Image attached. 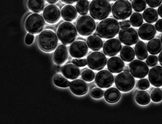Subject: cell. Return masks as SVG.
Returning a JSON list of instances; mask_svg holds the SVG:
<instances>
[{
  "instance_id": "26",
  "label": "cell",
  "mask_w": 162,
  "mask_h": 124,
  "mask_svg": "<svg viewBox=\"0 0 162 124\" xmlns=\"http://www.w3.org/2000/svg\"><path fill=\"white\" fill-rule=\"evenodd\" d=\"M134 50L136 57L139 59L143 60L147 57L148 54L147 48L143 41H140L137 42Z\"/></svg>"
},
{
  "instance_id": "17",
  "label": "cell",
  "mask_w": 162,
  "mask_h": 124,
  "mask_svg": "<svg viewBox=\"0 0 162 124\" xmlns=\"http://www.w3.org/2000/svg\"><path fill=\"white\" fill-rule=\"evenodd\" d=\"M156 34V29L152 24L144 23L142 25L138 30V35L143 40L149 41L155 36Z\"/></svg>"
},
{
  "instance_id": "28",
  "label": "cell",
  "mask_w": 162,
  "mask_h": 124,
  "mask_svg": "<svg viewBox=\"0 0 162 124\" xmlns=\"http://www.w3.org/2000/svg\"><path fill=\"white\" fill-rule=\"evenodd\" d=\"M143 17L144 20L147 22L153 23L156 22L158 19V15L157 11L152 8H149L146 9L143 12Z\"/></svg>"
},
{
  "instance_id": "37",
  "label": "cell",
  "mask_w": 162,
  "mask_h": 124,
  "mask_svg": "<svg viewBox=\"0 0 162 124\" xmlns=\"http://www.w3.org/2000/svg\"><path fill=\"white\" fill-rule=\"evenodd\" d=\"M90 94L93 98L96 99H99L103 96L104 92L101 89L96 87L92 90Z\"/></svg>"
},
{
  "instance_id": "42",
  "label": "cell",
  "mask_w": 162,
  "mask_h": 124,
  "mask_svg": "<svg viewBox=\"0 0 162 124\" xmlns=\"http://www.w3.org/2000/svg\"><path fill=\"white\" fill-rule=\"evenodd\" d=\"M118 23L119 27L122 29L129 28L131 25L130 21L128 20L119 21Z\"/></svg>"
},
{
  "instance_id": "27",
  "label": "cell",
  "mask_w": 162,
  "mask_h": 124,
  "mask_svg": "<svg viewBox=\"0 0 162 124\" xmlns=\"http://www.w3.org/2000/svg\"><path fill=\"white\" fill-rule=\"evenodd\" d=\"M120 55L124 61L130 62L134 58L135 52L133 49L131 47L124 46L121 50Z\"/></svg>"
},
{
  "instance_id": "48",
  "label": "cell",
  "mask_w": 162,
  "mask_h": 124,
  "mask_svg": "<svg viewBox=\"0 0 162 124\" xmlns=\"http://www.w3.org/2000/svg\"><path fill=\"white\" fill-rule=\"evenodd\" d=\"M48 2L51 4H54L57 3L58 0H46Z\"/></svg>"
},
{
  "instance_id": "16",
  "label": "cell",
  "mask_w": 162,
  "mask_h": 124,
  "mask_svg": "<svg viewBox=\"0 0 162 124\" xmlns=\"http://www.w3.org/2000/svg\"><path fill=\"white\" fill-rule=\"evenodd\" d=\"M148 79L153 86L160 87L162 86V67L156 66L150 70L148 74Z\"/></svg>"
},
{
  "instance_id": "31",
  "label": "cell",
  "mask_w": 162,
  "mask_h": 124,
  "mask_svg": "<svg viewBox=\"0 0 162 124\" xmlns=\"http://www.w3.org/2000/svg\"><path fill=\"white\" fill-rule=\"evenodd\" d=\"M76 8L77 11L80 15H86L88 13L89 8L88 1V0H78Z\"/></svg>"
},
{
  "instance_id": "46",
  "label": "cell",
  "mask_w": 162,
  "mask_h": 124,
  "mask_svg": "<svg viewBox=\"0 0 162 124\" xmlns=\"http://www.w3.org/2000/svg\"><path fill=\"white\" fill-rule=\"evenodd\" d=\"M157 11L159 15L162 18V4H161L159 7Z\"/></svg>"
},
{
  "instance_id": "25",
  "label": "cell",
  "mask_w": 162,
  "mask_h": 124,
  "mask_svg": "<svg viewBox=\"0 0 162 124\" xmlns=\"http://www.w3.org/2000/svg\"><path fill=\"white\" fill-rule=\"evenodd\" d=\"M147 48L150 54H157L162 50V44L159 39L154 38L148 42Z\"/></svg>"
},
{
  "instance_id": "35",
  "label": "cell",
  "mask_w": 162,
  "mask_h": 124,
  "mask_svg": "<svg viewBox=\"0 0 162 124\" xmlns=\"http://www.w3.org/2000/svg\"><path fill=\"white\" fill-rule=\"evenodd\" d=\"M81 76L82 79L85 81L90 82L94 80L95 77V74L92 70L89 69H87L82 72Z\"/></svg>"
},
{
  "instance_id": "47",
  "label": "cell",
  "mask_w": 162,
  "mask_h": 124,
  "mask_svg": "<svg viewBox=\"0 0 162 124\" xmlns=\"http://www.w3.org/2000/svg\"><path fill=\"white\" fill-rule=\"evenodd\" d=\"M158 60L160 65L162 66V51L159 55Z\"/></svg>"
},
{
  "instance_id": "14",
  "label": "cell",
  "mask_w": 162,
  "mask_h": 124,
  "mask_svg": "<svg viewBox=\"0 0 162 124\" xmlns=\"http://www.w3.org/2000/svg\"><path fill=\"white\" fill-rule=\"evenodd\" d=\"M121 47V44L119 40L112 38L105 42L103 47V51L106 55L111 57L118 53Z\"/></svg>"
},
{
  "instance_id": "8",
  "label": "cell",
  "mask_w": 162,
  "mask_h": 124,
  "mask_svg": "<svg viewBox=\"0 0 162 124\" xmlns=\"http://www.w3.org/2000/svg\"><path fill=\"white\" fill-rule=\"evenodd\" d=\"M45 21L43 17L37 13L32 14L26 19L25 27L30 33L37 34L42 30L45 24Z\"/></svg>"
},
{
  "instance_id": "32",
  "label": "cell",
  "mask_w": 162,
  "mask_h": 124,
  "mask_svg": "<svg viewBox=\"0 0 162 124\" xmlns=\"http://www.w3.org/2000/svg\"><path fill=\"white\" fill-rule=\"evenodd\" d=\"M130 21L133 27H138L142 24L143 20L141 14L135 12L131 16L130 18Z\"/></svg>"
},
{
  "instance_id": "41",
  "label": "cell",
  "mask_w": 162,
  "mask_h": 124,
  "mask_svg": "<svg viewBox=\"0 0 162 124\" xmlns=\"http://www.w3.org/2000/svg\"><path fill=\"white\" fill-rule=\"evenodd\" d=\"M146 3L150 7L156 8L161 4L162 0H146Z\"/></svg>"
},
{
  "instance_id": "6",
  "label": "cell",
  "mask_w": 162,
  "mask_h": 124,
  "mask_svg": "<svg viewBox=\"0 0 162 124\" xmlns=\"http://www.w3.org/2000/svg\"><path fill=\"white\" fill-rule=\"evenodd\" d=\"M115 83L119 90L126 92L133 88L135 84V80L130 73L124 72L119 73L116 76Z\"/></svg>"
},
{
  "instance_id": "45",
  "label": "cell",
  "mask_w": 162,
  "mask_h": 124,
  "mask_svg": "<svg viewBox=\"0 0 162 124\" xmlns=\"http://www.w3.org/2000/svg\"><path fill=\"white\" fill-rule=\"evenodd\" d=\"M61 0L63 2L66 3V4H73L78 1V0Z\"/></svg>"
},
{
  "instance_id": "12",
  "label": "cell",
  "mask_w": 162,
  "mask_h": 124,
  "mask_svg": "<svg viewBox=\"0 0 162 124\" xmlns=\"http://www.w3.org/2000/svg\"><path fill=\"white\" fill-rule=\"evenodd\" d=\"M95 81L97 86L101 88H107L113 84L114 79L113 74L108 70H103L97 74Z\"/></svg>"
},
{
  "instance_id": "30",
  "label": "cell",
  "mask_w": 162,
  "mask_h": 124,
  "mask_svg": "<svg viewBox=\"0 0 162 124\" xmlns=\"http://www.w3.org/2000/svg\"><path fill=\"white\" fill-rule=\"evenodd\" d=\"M28 5L32 11L38 13L41 11L44 6V0H28Z\"/></svg>"
},
{
  "instance_id": "21",
  "label": "cell",
  "mask_w": 162,
  "mask_h": 124,
  "mask_svg": "<svg viewBox=\"0 0 162 124\" xmlns=\"http://www.w3.org/2000/svg\"><path fill=\"white\" fill-rule=\"evenodd\" d=\"M61 72L65 77L70 80H74L80 75V70L78 67L71 64L64 65L62 69Z\"/></svg>"
},
{
  "instance_id": "7",
  "label": "cell",
  "mask_w": 162,
  "mask_h": 124,
  "mask_svg": "<svg viewBox=\"0 0 162 124\" xmlns=\"http://www.w3.org/2000/svg\"><path fill=\"white\" fill-rule=\"evenodd\" d=\"M76 28L80 35L84 36H88L91 35L95 29V22L90 16L83 15L78 20Z\"/></svg>"
},
{
  "instance_id": "29",
  "label": "cell",
  "mask_w": 162,
  "mask_h": 124,
  "mask_svg": "<svg viewBox=\"0 0 162 124\" xmlns=\"http://www.w3.org/2000/svg\"><path fill=\"white\" fill-rule=\"evenodd\" d=\"M135 98L136 102L142 105L148 104L150 100L149 95L147 92L144 90L138 91L135 96Z\"/></svg>"
},
{
  "instance_id": "3",
  "label": "cell",
  "mask_w": 162,
  "mask_h": 124,
  "mask_svg": "<svg viewBox=\"0 0 162 124\" xmlns=\"http://www.w3.org/2000/svg\"><path fill=\"white\" fill-rule=\"evenodd\" d=\"M57 35L61 42L67 45L72 43L75 40L77 31L75 27L72 23L65 22L61 23L57 30Z\"/></svg>"
},
{
  "instance_id": "18",
  "label": "cell",
  "mask_w": 162,
  "mask_h": 124,
  "mask_svg": "<svg viewBox=\"0 0 162 124\" xmlns=\"http://www.w3.org/2000/svg\"><path fill=\"white\" fill-rule=\"evenodd\" d=\"M70 88L74 94L78 96L83 95L86 94L88 90L86 83L83 80L76 79L71 82Z\"/></svg>"
},
{
  "instance_id": "38",
  "label": "cell",
  "mask_w": 162,
  "mask_h": 124,
  "mask_svg": "<svg viewBox=\"0 0 162 124\" xmlns=\"http://www.w3.org/2000/svg\"><path fill=\"white\" fill-rule=\"evenodd\" d=\"M137 86L140 90H145L149 87L150 84L147 79L144 78L141 79L138 81Z\"/></svg>"
},
{
  "instance_id": "24",
  "label": "cell",
  "mask_w": 162,
  "mask_h": 124,
  "mask_svg": "<svg viewBox=\"0 0 162 124\" xmlns=\"http://www.w3.org/2000/svg\"><path fill=\"white\" fill-rule=\"evenodd\" d=\"M87 42L88 47L93 51H98L103 47V43L102 40L97 36L94 35L89 36Z\"/></svg>"
},
{
  "instance_id": "13",
  "label": "cell",
  "mask_w": 162,
  "mask_h": 124,
  "mask_svg": "<svg viewBox=\"0 0 162 124\" xmlns=\"http://www.w3.org/2000/svg\"><path fill=\"white\" fill-rule=\"evenodd\" d=\"M71 56L75 58H81L85 57L88 52V48L86 43L81 41L73 42L69 49Z\"/></svg>"
},
{
  "instance_id": "11",
  "label": "cell",
  "mask_w": 162,
  "mask_h": 124,
  "mask_svg": "<svg viewBox=\"0 0 162 124\" xmlns=\"http://www.w3.org/2000/svg\"><path fill=\"white\" fill-rule=\"evenodd\" d=\"M119 38L122 43L129 46L135 44L139 39L136 31L133 28H130L121 30L119 33Z\"/></svg>"
},
{
  "instance_id": "44",
  "label": "cell",
  "mask_w": 162,
  "mask_h": 124,
  "mask_svg": "<svg viewBox=\"0 0 162 124\" xmlns=\"http://www.w3.org/2000/svg\"><path fill=\"white\" fill-rule=\"evenodd\" d=\"M155 28L158 32H162V19L158 20L155 24Z\"/></svg>"
},
{
  "instance_id": "19",
  "label": "cell",
  "mask_w": 162,
  "mask_h": 124,
  "mask_svg": "<svg viewBox=\"0 0 162 124\" xmlns=\"http://www.w3.org/2000/svg\"><path fill=\"white\" fill-rule=\"evenodd\" d=\"M107 65L108 70L113 73L121 72L124 66L123 61L119 57L116 56L110 58L107 61Z\"/></svg>"
},
{
  "instance_id": "10",
  "label": "cell",
  "mask_w": 162,
  "mask_h": 124,
  "mask_svg": "<svg viewBox=\"0 0 162 124\" xmlns=\"http://www.w3.org/2000/svg\"><path fill=\"white\" fill-rule=\"evenodd\" d=\"M129 68L132 75L134 77L139 79L146 77L149 70L145 63L138 60L132 61L129 64Z\"/></svg>"
},
{
  "instance_id": "5",
  "label": "cell",
  "mask_w": 162,
  "mask_h": 124,
  "mask_svg": "<svg viewBox=\"0 0 162 124\" xmlns=\"http://www.w3.org/2000/svg\"><path fill=\"white\" fill-rule=\"evenodd\" d=\"M112 12L114 17L116 19H125L131 15V5L127 0H118L112 6Z\"/></svg>"
},
{
  "instance_id": "33",
  "label": "cell",
  "mask_w": 162,
  "mask_h": 124,
  "mask_svg": "<svg viewBox=\"0 0 162 124\" xmlns=\"http://www.w3.org/2000/svg\"><path fill=\"white\" fill-rule=\"evenodd\" d=\"M54 83L57 86L63 88L68 87L70 85V82L66 78L61 75L56 76L54 79Z\"/></svg>"
},
{
  "instance_id": "36",
  "label": "cell",
  "mask_w": 162,
  "mask_h": 124,
  "mask_svg": "<svg viewBox=\"0 0 162 124\" xmlns=\"http://www.w3.org/2000/svg\"><path fill=\"white\" fill-rule=\"evenodd\" d=\"M151 100L154 102H159L162 100V91L160 89L157 88L154 89L150 94Z\"/></svg>"
},
{
  "instance_id": "15",
  "label": "cell",
  "mask_w": 162,
  "mask_h": 124,
  "mask_svg": "<svg viewBox=\"0 0 162 124\" xmlns=\"http://www.w3.org/2000/svg\"><path fill=\"white\" fill-rule=\"evenodd\" d=\"M43 15L45 20L50 23H54L58 21L60 18V12L56 6L50 5L44 9Z\"/></svg>"
},
{
  "instance_id": "22",
  "label": "cell",
  "mask_w": 162,
  "mask_h": 124,
  "mask_svg": "<svg viewBox=\"0 0 162 124\" xmlns=\"http://www.w3.org/2000/svg\"><path fill=\"white\" fill-rule=\"evenodd\" d=\"M61 15L65 21L71 22L75 20L78 16L77 12L75 8L71 5L64 6L61 10Z\"/></svg>"
},
{
  "instance_id": "34",
  "label": "cell",
  "mask_w": 162,
  "mask_h": 124,
  "mask_svg": "<svg viewBox=\"0 0 162 124\" xmlns=\"http://www.w3.org/2000/svg\"><path fill=\"white\" fill-rule=\"evenodd\" d=\"M132 5L135 11L141 12L146 8V4L145 0H133Z\"/></svg>"
},
{
  "instance_id": "40",
  "label": "cell",
  "mask_w": 162,
  "mask_h": 124,
  "mask_svg": "<svg viewBox=\"0 0 162 124\" xmlns=\"http://www.w3.org/2000/svg\"><path fill=\"white\" fill-rule=\"evenodd\" d=\"M72 62L74 65L78 67H83L87 64V60L85 58L73 59L72 60Z\"/></svg>"
},
{
  "instance_id": "51",
  "label": "cell",
  "mask_w": 162,
  "mask_h": 124,
  "mask_svg": "<svg viewBox=\"0 0 162 124\" xmlns=\"http://www.w3.org/2000/svg\"><path fill=\"white\" fill-rule=\"evenodd\" d=\"M110 1H115L118 0H107Z\"/></svg>"
},
{
  "instance_id": "39",
  "label": "cell",
  "mask_w": 162,
  "mask_h": 124,
  "mask_svg": "<svg viewBox=\"0 0 162 124\" xmlns=\"http://www.w3.org/2000/svg\"><path fill=\"white\" fill-rule=\"evenodd\" d=\"M146 62L147 65L150 67H153L157 64V57L155 55H149L147 58Z\"/></svg>"
},
{
  "instance_id": "43",
  "label": "cell",
  "mask_w": 162,
  "mask_h": 124,
  "mask_svg": "<svg viewBox=\"0 0 162 124\" xmlns=\"http://www.w3.org/2000/svg\"><path fill=\"white\" fill-rule=\"evenodd\" d=\"M34 38L33 35L30 33H28L26 36L25 38V42L28 45L31 44L33 42Z\"/></svg>"
},
{
  "instance_id": "4",
  "label": "cell",
  "mask_w": 162,
  "mask_h": 124,
  "mask_svg": "<svg viewBox=\"0 0 162 124\" xmlns=\"http://www.w3.org/2000/svg\"><path fill=\"white\" fill-rule=\"evenodd\" d=\"M58 41L56 35L50 30L42 31L38 38V43L40 47L47 51H51L55 50L57 46Z\"/></svg>"
},
{
  "instance_id": "9",
  "label": "cell",
  "mask_w": 162,
  "mask_h": 124,
  "mask_svg": "<svg viewBox=\"0 0 162 124\" xmlns=\"http://www.w3.org/2000/svg\"><path fill=\"white\" fill-rule=\"evenodd\" d=\"M87 64L91 69L97 71L103 69L107 63L105 55L99 52H93L90 54L87 59Z\"/></svg>"
},
{
  "instance_id": "50",
  "label": "cell",
  "mask_w": 162,
  "mask_h": 124,
  "mask_svg": "<svg viewBox=\"0 0 162 124\" xmlns=\"http://www.w3.org/2000/svg\"><path fill=\"white\" fill-rule=\"evenodd\" d=\"M57 69L59 70L61 68V67L59 65H58L57 67Z\"/></svg>"
},
{
  "instance_id": "2",
  "label": "cell",
  "mask_w": 162,
  "mask_h": 124,
  "mask_svg": "<svg viewBox=\"0 0 162 124\" xmlns=\"http://www.w3.org/2000/svg\"><path fill=\"white\" fill-rule=\"evenodd\" d=\"M89 9L92 18L100 21L108 16L111 12V7L106 0H93L90 4Z\"/></svg>"
},
{
  "instance_id": "49",
  "label": "cell",
  "mask_w": 162,
  "mask_h": 124,
  "mask_svg": "<svg viewBox=\"0 0 162 124\" xmlns=\"http://www.w3.org/2000/svg\"><path fill=\"white\" fill-rule=\"evenodd\" d=\"M123 70L124 72L129 73L130 70L128 66H125L124 67Z\"/></svg>"
},
{
  "instance_id": "1",
  "label": "cell",
  "mask_w": 162,
  "mask_h": 124,
  "mask_svg": "<svg viewBox=\"0 0 162 124\" xmlns=\"http://www.w3.org/2000/svg\"><path fill=\"white\" fill-rule=\"evenodd\" d=\"M118 21L113 18H105L100 21L96 29L97 35L104 39H110L114 37L119 30Z\"/></svg>"
},
{
  "instance_id": "20",
  "label": "cell",
  "mask_w": 162,
  "mask_h": 124,
  "mask_svg": "<svg viewBox=\"0 0 162 124\" xmlns=\"http://www.w3.org/2000/svg\"><path fill=\"white\" fill-rule=\"evenodd\" d=\"M68 58V52L66 47L64 45H59L55 50L53 55V60L57 64H64Z\"/></svg>"
},
{
  "instance_id": "23",
  "label": "cell",
  "mask_w": 162,
  "mask_h": 124,
  "mask_svg": "<svg viewBox=\"0 0 162 124\" xmlns=\"http://www.w3.org/2000/svg\"><path fill=\"white\" fill-rule=\"evenodd\" d=\"M121 97V93L116 88L113 87L107 89L104 93V97L108 103H113L118 101Z\"/></svg>"
},
{
  "instance_id": "52",
  "label": "cell",
  "mask_w": 162,
  "mask_h": 124,
  "mask_svg": "<svg viewBox=\"0 0 162 124\" xmlns=\"http://www.w3.org/2000/svg\"><path fill=\"white\" fill-rule=\"evenodd\" d=\"M160 39H161V42L162 43V34H161V36Z\"/></svg>"
}]
</instances>
